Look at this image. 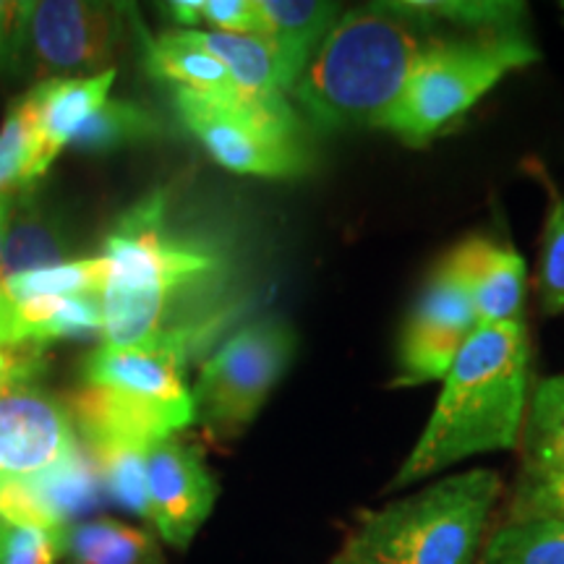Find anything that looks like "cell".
I'll return each mask as SVG.
<instances>
[{
    "instance_id": "6da1fadb",
    "label": "cell",
    "mask_w": 564,
    "mask_h": 564,
    "mask_svg": "<svg viewBox=\"0 0 564 564\" xmlns=\"http://www.w3.org/2000/svg\"><path fill=\"white\" fill-rule=\"evenodd\" d=\"M105 343L188 358L232 319L223 301L228 251L160 186L123 212L105 238Z\"/></svg>"
},
{
    "instance_id": "7a4b0ae2",
    "label": "cell",
    "mask_w": 564,
    "mask_h": 564,
    "mask_svg": "<svg viewBox=\"0 0 564 564\" xmlns=\"http://www.w3.org/2000/svg\"><path fill=\"white\" fill-rule=\"evenodd\" d=\"M447 32L403 13L394 0L343 11L291 100L319 131L379 129L423 55Z\"/></svg>"
},
{
    "instance_id": "3957f363",
    "label": "cell",
    "mask_w": 564,
    "mask_h": 564,
    "mask_svg": "<svg viewBox=\"0 0 564 564\" xmlns=\"http://www.w3.org/2000/svg\"><path fill=\"white\" fill-rule=\"evenodd\" d=\"M528 369L525 324L478 327L442 379L426 429L394 474L390 491L426 481L474 455L518 447L531 398Z\"/></svg>"
},
{
    "instance_id": "277c9868",
    "label": "cell",
    "mask_w": 564,
    "mask_h": 564,
    "mask_svg": "<svg viewBox=\"0 0 564 564\" xmlns=\"http://www.w3.org/2000/svg\"><path fill=\"white\" fill-rule=\"evenodd\" d=\"M502 478L474 468L436 478L356 518L343 552L377 564H476Z\"/></svg>"
},
{
    "instance_id": "5b68a950",
    "label": "cell",
    "mask_w": 564,
    "mask_h": 564,
    "mask_svg": "<svg viewBox=\"0 0 564 564\" xmlns=\"http://www.w3.org/2000/svg\"><path fill=\"white\" fill-rule=\"evenodd\" d=\"M539 58V47L523 30L447 34L423 55L379 129L413 150L426 147L505 76Z\"/></svg>"
},
{
    "instance_id": "8992f818",
    "label": "cell",
    "mask_w": 564,
    "mask_h": 564,
    "mask_svg": "<svg viewBox=\"0 0 564 564\" xmlns=\"http://www.w3.org/2000/svg\"><path fill=\"white\" fill-rule=\"evenodd\" d=\"M173 91L178 121L225 171L259 178H299L312 171V150L293 105L262 108L241 97Z\"/></svg>"
},
{
    "instance_id": "52a82bcc",
    "label": "cell",
    "mask_w": 564,
    "mask_h": 564,
    "mask_svg": "<svg viewBox=\"0 0 564 564\" xmlns=\"http://www.w3.org/2000/svg\"><path fill=\"white\" fill-rule=\"evenodd\" d=\"M295 333L280 316H264L230 335L204 361L194 384V411L215 440L249 429L274 387L291 369Z\"/></svg>"
},
{
    "instance_id": "ba28073f",
    "label": "cell",
    "mask_w": 564,
    "mask_h": 564,
    "mask_svg": "<svg viewBox=\"0 0 564 564\" xmlns=\"http://www.w3.org/2000/svg\"><path fill=\"white\" fill-rule=\"evenodd\" d=\"M131 6L95 0H40L30 3L17 82L37 87L51 79H84L112 68L129 32Z\"/></svg>"
},
{
    "instance_id": "9c48e42d",
    "label": "cell",
    "mask_w": 564,
    "mask_h": 564,
    "mask_svg": "<svg viewBox=\"0 0 564 564\" xmlns=\"http://www.w3.org/2000/svg\"><path fill=\"white\" fill-rule=\"evenodd\" d=\"M478 327L481 324L465 288L436 264L400 329L398 371L390 387L408 390L440 382Z\"/></svg>"
},
{
    "instance_id": "30bf717a",
    "label": "cell",
    "mask_w": 564,
    "mask_h": 564,
    "mask_svg": "<svg viewBox=\"0 0 564 564\" xmlns=\"http://www.w3.org/2000/svg\"><path fill=\"white\" fill-rule=\"evenodd\" d=\"M37 377L0 382V478L45 474L82 444L68 405Z\"/></svg>"
},
{
    "instance_id": "8fae6325",
    "label": "cell",
    "mask_w": 564,
    "mask_h": 564,
    "mask_svg": "<svg viewBox=\"0 0 564 564\" xmlns=\"http://www.w3.org/2000/svg\"><path fill=\"white\" fill-rule=\"evenodd\" d=\"M186 361L167 350L121 348L105 343L82 361V379L87 387L126 394L160 413L175 434L196 423L194 394L186 384Z\"/></svg>"
},
{
    "instance_id": "7c38bea8",
    "label": "cell",
    "mask_w": 564,
    "mask_h": 564,
    "mask_svg": "<svg viewBox=\"0 0 564 564\" xmlns=\"http://www.w3.org/2000/svg\"><path fill=\"white\" fill-rule=\"evenodd\" d=\"M150 523L175 549H186L209 518L217 481L194 444L165 436L147 449Z\"/></svg>"
},
{
    "instance_id": "4fadbf2b",
    "label": "cell",
    "mask_w": 564,
    "mask_h": 564,
    "mask_svg": "<svg viewBox=\"0 0 564 564\" xmlns=\"http://www.w3.org/2000/svg\"><path fill=\"white\" fill-rule=\"evenodd\" d=\"M468 293L481 327L525 324V259L489 236H470L440 259Z\"/></svg>"
},
{
    "instance_id": "5bb4252c",
    "label": "cell",
    "mask_w": 564,
    "mask_h": 564,
    "mask_svg": "<svg viewBox=\"0 0 564 564\" xmlns=\"http://www.w3.org/2000/svg\"><path fill=\"white\" fill-rule=\"evenodd\" d=\"M112 82H116V68L97 76H84V79H51L32 87L37 97V116H34L24 186H34L51 171L58 154L74 144L84 123L110 100Z\"/></svg>"
},
{
    "instance_id": "9a60e30c",
    "label": "cell",
    "mask_w": 564,
    "mask_h": 564,
    "mask_svg": "<svg viewBox=\"0 0 564 564\" xmlns=\"http://www.w3.org/2000/svg\"><path fill=\"white\" fill-rule=\"evenodd\" d=\"M257 9L262 17V37L270 40L278 55L280 84L291 97L295 82L301 79L343 11L337 3L324 0H257Z\"/></svg>"
},
{
    "instance_id": "2e32d148",
    "label": "cell",
    "mask_w": 564,
    "mask_h": 564,
    "mask_svg": "<svg viewBox=\"0 0 564 564\" xmlns=\"http://www.w3.org/2000/svg\"><path fill=\"white\" fill-rule=\"evenodd\" d=\"M68 251L70 241L58 212L40 199L37 183L21 186L11 196L9 220L0 243V274L11 278L68 262Z\"/></svg>"
},
{
    "instance_id": "e0dca14e",
    "label": "cell",
    "mask_w": 564,
    "mask_h": 564,
    "mask_svg": "<svg viewBox=\"0 0 564 564\" xmlns=\"http://www.w3.org/2000/svg\"><path fill=\"white\" fill-rule=\"evenodd\" d=\"M102 333V308L97 295L34 299L24 303L0 301V343L42 352L66 337Z\"/></svg>"
},
{
    "instance_id": "ac0fdd59",
    "label": "cell",
    "mask_w": 564,
    "mask_h": 564,
    "mask_svg": "<svg viewBox=\"0 0 564 564\" xmlns=\"http://www.w3.org/2000/svg\"><path fill=\"white\" fill-rule=\"evenodd\" d=\"M196 45L215 55L236 84L241 100L262 108L293 105L280 84L278 55L262 34H232L215 30H183Z\"/></svg>"
},
{
    "instance_id": "d6986e66",
    "label": "cell",
    "mask_w": 564,
    "mask_h": 564,
    "mask_svg": "<svg viewBox=\"0 0 564 564\" xmlns=\"http://www.w3.org/2000/svg\"><path fill=\"white\" fill-rule=\"evenodd\" d=\"M144 63L154 79L171 84V89L223 97V100L241 97L223 63L196 45L183 30L162 32L160 37L147 40Z\"/></svg>"
},
{
    "instance_id": "ffe728a7",
    "label": "cell",
    "mask_w": 564,
    "mask_h": 564,
    "mask_svg": "<svg viewBox=\"0 0 564 564\" xmlns=\"http://www.w3.org/2000/svg\"><path fill=\"white\" fill-rule=\"evenodd\" d=\"M66 564H165L160 544L144 528L116 518H91L68 525L63 535Z\"/></svg>"
},
{
    "instance_id": "44dd1931",
    "label": "cell",
    "mask_w": 564,
    "mask_h": 564,
    "mask_svg": "<svg viewBox=\"0 0 564 564\" xmlns=\"http://www.w3.org/2000/svg\"><path fill=\"white\" fill-rule=\"evenodd\" d=\"M520 444L525 470L564 476V373L541 379L533 387Z\"/></svg>"
},
{
    "instance_id": "7402d4cb",
    "label": "cell",
    "mask_w": 564,
    "mask_h": 564,
    "mask_svg": "<svg viewBox=\"0 0 564 564\" xmlns=\"http://www.w3.org/2000/svg\"><path fill=\"white\" fill-rule=\"evenodd\" d=\"M476 564H564V520L507 518L484 541Z\"/></svg>"
},
{
    "instance_id": "603a6c76",
    "label": "cell",
    "mask_w": 564,
    "mask_h": 564,
    "mask_svg": "<svg viewBox=\"0 0 564 564\" xmlns=\"http://www.w3.org/2000/svg\"><path fill=\"white\" fill-rule=\"evenodd\" d=\"M108 264L102 257L68 259V262L42 267V270L11 274L0 282V301L24 303L34 299H70V295H97L100 299Z\"/></svg>"
},
{
    "instance_id": "cb8c5ba5",
    "label": "cell",
    "mask_w": 564,
    "mask_h": 564,
    "mask_svg": "<svg viewBox=\"0 0 564 564\" xmlns=\"http://www.w3.org/2000/svg\"><path fill=\"white\" fill-rule=\"evenodd\" d=\"M403 13L449 32H510L520 30L528 6L512 0H394Z\"/></svg>"
},
{
    "instance_id": "d4e9b609",
    "label": "cell",
    "mask_w": 564,
    "mask_h": 564,
    "mask_svg": "<svg viewBox=\"0 0 564 564\" xmlns=\"http://www.w3.org/2000/svg\"><path fill=\"white\" fill-rule=\"evenodd\" d=\"M162 137V123L152 110L129 100H108L84 123L74 147L82 152H112Z\"/></svg>"
},
{
    "instance_id": "484cf974",
    "label": "cell",
    "mask_w": 564,
    "mask_h": 564,
    "mask_svg": "<svg viewBox=\"0 0 564 564\" xmlns=\"http://www.w3.org/2000/svg\"><path fill=\"white\" fill-rule=\"evenodd\" d=\"M147 449L126 442L91 444L87 453L100 470L102 489L126 510L150 520V497H147Z\"/></svg>"
},
{
    "instance_id": "4316f807",
    "label": "cell",
    "mask_w": 564,
    "mask_h": 564,
    "mask_svg": "<svg viewBox=\"0 0 564 564\" xmlns=\"http://www.w3.org/2000/svg\"><path fill=\"white\" fill-rule=\"evenodd\" d=\"M34 116H37V97L30 87V91L11 102L3 126H0V202H6L24 186V171L34 137Z\"/></svg>"
},
{
    "instance_id": "83f0119b",
    "label": "cell",
    "mask_w": 564,
    "mask_h": 564,
    "mask_svg": "<svg viewBox=\"0 0 564 564\" xmlns=\"http://www.w3.org/2000/svg\"><path fill=\"white\" fill-rule=\"evenodd\" d=\"M539 301L549 316L564 314V199L552 196L539 262Z\"/></svg>"
},
{
    "instance_id": "f1b7e54d",
    "label": "cell",
    "mask_w": 564,
    "mask_h": 564,
    "mask_svg": "<svg viewBox=\"0 0 564 564\" xmlns=\"http://www.w3.org/2000/svg\"><path fill=\"white\" fill-rule=\"evenodd\" d=\"M63 535L66 533L0 518V564H58Z\"/></svg>"
},
{
    "instance_id": "f546056e",
    "label": "cell",
    "mask_w": 564,
    "mask_h": 564,
    "mask_svg": "<svg viewBox=\"0 0 564 564\" xmlns=\"http://www.w3.org/2000/svg\"><path fill=\"white\" fill-rule=\"evenodd\" d=\"M507 518H556L564 520V476L520 470Z\"/></svg>"
},
{
    "instance_id": "4dcf8cb0",
    "label": "cell",
    "mask_w": 564,
    "mask_h": 564,
    "mask_svg": "<svg viewBox=\"0 0 564 564\" xmlns=\"http://www.w3.org/2000/svg\"><path fill=\"white\" fill-rule=\"evenodd\" d=\"M202 24L215 32L262 34V17L257 0H204Z\"/></svg>"
},
{
    "instance_id": "1f68e13d",
    "label": "cell",
    "mask_w": 564,
    "mask_h": 564,
    "mask_svg": "<svg viewBox=\"0 0 564 564\" xmlns=\"http://www.w3.org/2000/svg\"><path fill=\"white\" fill-rule=\"evenodd\" d=\"M30 3H0V79H17Z\"/></svg>"
},
{
    "instance_id": "d6a6232c",
    "label": "cell",
    "mask_w": 564,
    "mask_h": 564,
    "mask_svg": "<svg viewBox=\"0 0 564 564\" xmlns=\"http://www.w3.org/2000/svg\"><path fill=\"white\" fill-rule=\"evenodd\" d=\"M171 19L181 24V30H202V11L204 0H173V3L162 6Z\"/></svg>"
},
{
    "instance_id": "836d02e7",
    "label": "cell",
    "mask_w": 564,
    "mask_h": 564,
    "mask_svg": "<svg viewBox=\"0 0 564 564\" xmlns=\"http://www.w3.org/2000/svg\"><path fill=\"white\" fill-rule=\"evenodd\" d=\"M327 564H377V562H369V560H361V556H352V554H348V552H337L333 560H329Z\"/></svg>"
},
{
    "instance_id": "e575fe53",
    "label": "cell",
    "mask_w": 564,
    "mask_h": 564,
    "mask_svg": "<svg viewBox=\"0 0 564 564\" xmlns=\"http://www.w3.org/2000/svg\"><path fill=\"white\" fill-rule=\"evenodd\" d=\"M17 194V192H13ZM11 194V196H13ZM11 196L6 202H0V243H3V230H6V220H9V207H11ZM0 282H3V274H0Z\"/></svg>"
},
{
    "instance_id": "d590c367",
    "label": "cell",
    "mask_w": 564,
    "mask_h": 564,
    "mask_svg": "<svg viewBox=\"0 0 564 564\" xmlns=\"http://www.w3.org/2000/svg\"><path fill=\"white\" fill-rule=\"evenodd\" d=\"M562 11H564V3H562Z\"/></svg>"
}]
</instances>
